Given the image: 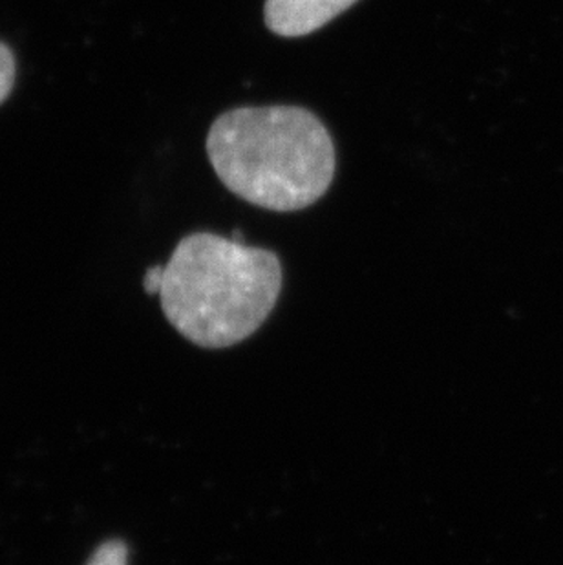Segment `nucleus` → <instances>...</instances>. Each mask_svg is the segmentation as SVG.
I'll return each instance as SVG.
<instances>
[{"label":"nucleus","instance_id":"7ed1b4c3","mask_svg":"<svg viewBox=\"0 0 563 565\" xmlns=\"http://www.w3.org/2000/svg\"><path fill=\"white\" fill-rule=\"evenodd\" d=\"M359 0H266V24L280 38H304L350 10Z\"/></svg>","mask_w":563,"mask_h":565},{"label":"nucleus","instance_id":"39448f33","mask_svg":"<svg viewBox=\"0 0 563 565\" xmlns=\"http://www.w3.org/2000/svg\"><path fill=\"white\" fill-rule=\"evenodd\" d=\"M17 77L15 55L11 52L10 46L0 43V105L8 99Z\"/></svg>","mask_w":563,"mask_h":565},{"label":"nucleus","instance_id":"f03ea898","mask_svg":"<svg viewBox=\"0 0 563 565\" xmlns=\"http://www.w3.org/2000/svg\"><path fill=\"white\" fill-rule=\"evenodd\" d=\"M278 256L245 242L192 233L163 266L160 300L167 320L202 348H229L253 335L282 291Z\"/></svg>","mask_w":563,"mask_h":565},{"label":"nucleus","instance_id":"f257e3e1","mask_svg":"<svg viewBox=\"0 0 563 565\" xmlns=\"http://www.w3.org/2000/svg\"><path fill=\"white\" fill-rule=\"evenodd\" d=\"M214 172L256 207L293 213L319 202L336 174V147L325 124L300 107L234 108L208 136Z\"/></svg>","mask_w":563,"mask_h":565},{"label":"nucleus","instance_id":"423d86ee","mask_svg":"<svg viewBox=\"0 0 563 565\" xmlns=\"http://www.w3.org/2000/svg\"><path fill=\"white\" fill-rule=\"evenodd\" d=\"M161 278H163V266H156L145 275V291L149 295L160 294Z\"/></svg>","mask_w":563,"mask_h":565},{"label":"nucleus","instance_id":"20e7f679","mask_svg":"<svg viewBox=\"0 0 563 565\" xmlns=\"http://www.w3.org/2000/svg\"><path fill=\"white\" fill-rule=\"evenodd\" d=\"M86 565H128V547L123 540L103 542Z\"/></svg>","mask_w":563,"mask_h":565}]
</instances>
